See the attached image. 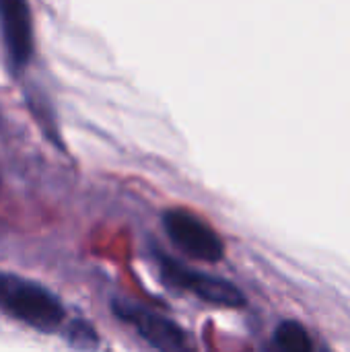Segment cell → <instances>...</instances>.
I'll return each mask as SVG.
<instances>
[{
	"mask_svg": "<svg viewBox=\"0 0 350 352\" xmlns=\"http://www.w3.org/2000/svg\"><path fill=\"white\" fill-rule=\"evenodd\" d=\"M0 309L39 332H56L66 316L52 291L17 274H0Z\"/></svg>",
	"mask_w": 350,
	"mask_h": 352,
	"instance_id": "1",
	"label": "cell"
},
{
	"mask_svg": "<svg viewBox=\"0 0 350 352\" xmlns=\"http://www.w3.org/2000/svg\"><path fill=\"white\" fill-rule=\"evenodd\" d=\"M113 311L120 320L134 326L136 332L159 352H198L192 336L171 318L132 301H113Z\"/></svg>",
	"mask_w": 350,
	"mask_h": 352,
	"instance_id": "2",
	"label": "cell"
},
{
	"mask_svg": "<svg viewBox=\"0 0 350 352\" xmlns=\"http://www.w3.org/2000/svg\"><path fill=\"white\" fill-rule=\"evenodd\" d=\"M163 225L169 239L190 258L212 264L225 256V243L221 235L194 212L171 208L163 214Z\"/></svg>",
	"mask_w": 350,
	"mask_h": 352,
	"instance_id": "3",
	"label": "cell"
},
{
	"mask_svg": "<svg viewBox=\"0 0 350 352\" xmlns=\"http://www.w3.org/2000/svg\"><path fill=\"white\" fill-rule=\"evenodd\" d=\"M159 268L167 283L196 295L202 301H208L221 307H241L245 303L243 293L225 278L188 268L167 256H159Z\"/></svg>",
	"mask_w": 350,
	"mask_h": 352,
	"instance_id": "4",
	"label": "cell"
},
{
	"mask_svg": "<svg viewBox=\"0 0 350 352\" xmlns=\"http://www.w3.org/2000/svg\"><path fill=\"white\" fill-rule=\"evenodd\" d=\"M0 31L14 68L29 64L33 56V19L29 4L21 0L0 2Z\"/></svg>",
	"mask_w": 350,
	"mask_h": 352,
	"instance_id": "5",
	"label": "cell"
},
{
	"mask_svg": "<svg viewBox=\"0 0 350 352\" xmlns=\"http://www.w3.org/2000/svg\"><path fill=\"white\" fill-rule=\"evenodd\" d=\"M274 344L281 352H314V340L303 324L287 320L274 332Z\"/></svg>",
	"mask_w": 350,
	"mask_h": 352,
	"instance_id": "6",
	"label": "cell"
},
{
	"mask_svg": "<svg viewBox=\"0 0 350 352\" xmlns=\"http://www.w3.org/2000/svg\"><path fill=\"white\" fill-rule=\"evenodd\" d=\"M70 342L76 344L78 349H93L97 344V334L91 326L78 322V324H72L70 328Z\"/></svg>",
	"mask_w": 350,
	"mask_h": 352,
	"instance_id": "7",
	"label": "cell"
},
{
	"mask_svg": "<svg viewBox=\"0 0 350 352\" xmlns=\"http://www.w3.org/2000/svg\"><path fill=\"white\" fill-rule=\"evenodd\" d=\"M0 186H2V177H0Z\"/></svg>",
	"mask_w": 350,
	"mask_h": 352,
	"instance_id": "8",
	"label": "cell"
}]
</instances>
